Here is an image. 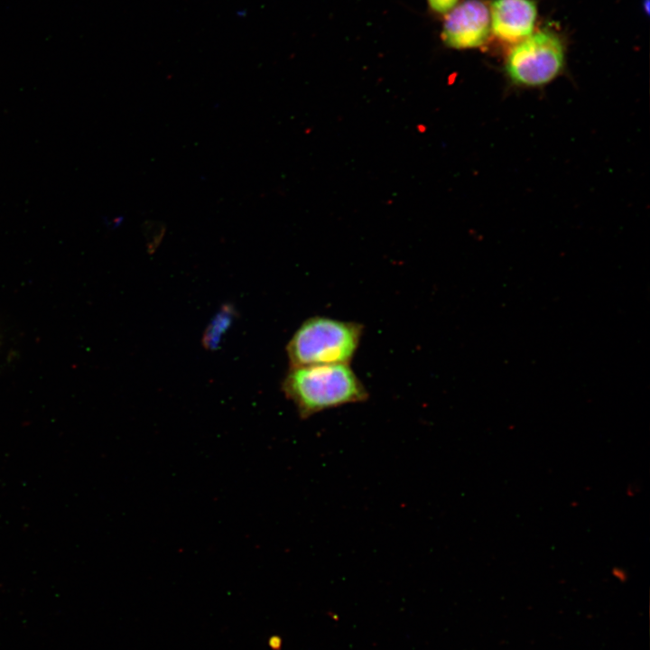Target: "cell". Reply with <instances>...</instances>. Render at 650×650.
I'll return each instance as SVG.
<instances>
[{
  "instance_id": "cell-1",
  "label": "cell",
  "mask_w": 650,
  "mask_h": 650,
  "mask_svg": "<svg viewBox=\"0 0 650 650\" xmlns=\"http://www.w3.org/2000/svg\"><path fill=\"white\" fill-rule=\"evenodd\" d=\"M282 390L303 420L325 410L368 399L366 386L348 364L290 367Z\"/></svg>"
},
{
  "instance_id": "cell-2",
  "label": "cell",
  "mask_w": 650,
  "mask_h": 650,
  "mask_svg": "<svg viewBox=\"0 0 650 650\" xmlns=\"http://www.w3.org/2000/svg\"><path fill=\"white\" fill-rule=\"evenodd\" d=\"M363 326L314 316L304 320L286 346L290 367L348 364L359 346Z\"/></svg>"
},
{
  "instance_id": "cell-3",
  "label": "cell",
  "mask_w": 650,
  "mask_h": 650,
  "mask_svg": "<svg viewBox=\"0 0 650 650\" xmlns=\"http://www.w3.org/2000/svg\"><path fill=\"white\" fill-rule=\"evenodd\" d=\"M564 50L560 38L547 31L530 34L514 46L506 61L511 80L525 87H537L552 80L562 70Z\"/></svg>"
},
{
  "instance_id": "cell-4",
  "label": "cell",
  "mask_w": 650,
  "mask_h": 650,
  "mask_svg": "<svg viewBox=\"0 0 650 650\" xmlns=\"http://www.w3.org/2000/svg\"><path fill=\"white\" fill-rule=\"evenodd\" d=\"M490 30L488 6L479 0H467L449 12L441 38L451 48H475L488 40Z\"/></svg>"
},
{
  "instance_id": "cell-5",
  "label": "cell",
  "mask_w": 650,
  "mask_h": 650,
  "mask_svg": "<svg viewBox=\"0 0 650 650\" xmlns=\"http://www.w3.org/2000/svg\"><path fill=\"white\" fill-rule=\"evenodd\" d=\"M489 13L491 30L501 41L517 43L533 33L537 10L532 0H495Z\"/></svg>"
},
{
  "instance_id": "cell-6",
  "label": "cell",
  "mask_w": 650,
  "mask_h": 650,
  "mask_svg": "<svg viewBox=\"0 0 650 650\" xmlns=\"http://www.w3.org/2000/svg\"><path fill=\"white\" fill-rule=\"evenodd\" d=\"M234 310L229 305L223 306L217 314L203 335V346L207 348H216L224 332L232 322Z\"/></svg>"
},
{
  "instance_id": "cell-7",
  "label": "cell",
  "mask_w": 650,
  "mask_h": 650,
  "mask_svg": "<svg viewBox=\"0 0 650 650\" xmlns=\"http://www.w3.org/2000/svg\"><path fill=\"white\" fill-rule=\"evenodd\" d=\"M432 10L437 13L450 12L458 3V0H428Z\"/></svg>"
}]
</instances>
